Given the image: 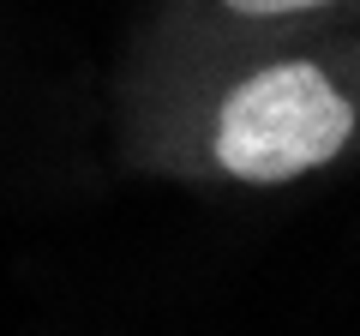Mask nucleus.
<instances>
[{
  "label": "nucleus",
  "mask_w": 360,
  "mask_h": 336,
  "mask_svg": "<svg viewBox=\"0 0 360 336\" xmlns=\"http://www.w3.org/2000/svg\"><path fill=\"white\" fill-rule=\"evenodd\" d=\"M229 13L240 18H288V13H312V6H330V0H222Z\"/></svg>",
  "instance_id": "f03ea898"
},
{
  "label": "nucleus",
  "mask_w": 360,
  "mask_h": 336,
  "mask_svg": "<svg viewBox=\"0 0 360 336\" xmlns=\"http://www.w3.org/2000/svg\"><path fill=\"white\" fill-rule=\"evenodd\" d=\"M354 138V103L312 60H276L240 78L217 108V168L246 186H283L336 162Z\"/></svg>",
  "instance_id": "f257e3e1"
}]
</instances>
